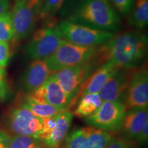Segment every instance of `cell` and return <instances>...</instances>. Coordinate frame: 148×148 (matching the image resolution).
<instances>
[{"label":"cell","mask_w":148,"mask_h":148,"mask_svg":"<svg viewBox=\"0 0 148 148\" xmlns=\"http://www.w3.org/2000/svg\"><path fill=\"white\" fill-rule=\"evenodd\" d=\"M42 148H47V147H46V146H45V147H42Z\"/></svg>","instance_id":"34"},{"label":"cell","mask_w":148,"mask_h":148,"mask_svg":"<svg viewBox=\"0 0 148 148\" xmlns=\"http://www.w3.org/2000/svg\"><path fill=\"white\" fill-rule=\"evenodd\" d=\"M6 94V88H5L4 82L0 84V97H3Z\"/></svg>","instance_id":"31"},{"label":"cell","mask_w":148,"mask_h":148,"mask_svg":"<svg viewBox=\"0 0 148 148\" xmlns=\"http://www.w3.org/2000/svg\"><path fill=\"white\" fill-rule=\"evenodd\" d=\"M55 28L62 39L83 47H99L111 39L113 32L99 30L68 20H63Z\"/></svg>","instance_id":"3"},{"label":"cell","mask_w":148,"mask_h":148,"mask_svg":"<svg viewBox=\"0 0 148 148\" xmlns=\"http://www.w3.org/2000/svg\"><path fill=\"white\" fill-rule=\"evenodd\" d=\"M42 1H43V0H42Z\"/></svg>","instance_id":"35"},{"label":"cell","mask_w":148,"mask_h":148,"mask_svg":"<svg viewBox=\"0 0 148 148\" xmlns=\"http://www.w3.org/2000/svg\"><path fill=\"white\" fill-rule=\"evenodd\" d=\"M136 68H121L108 79L99 90V97L102 101H119L126 93L131 77Z\"/></svg>","instance_id":"11"},{"label":"cell","mask_w":148,"mask_h":148,"mask_svg":"<svg viewBox=\"0 0 148 148\" xmlns=\"http://www.w3.org/2000/svg\"><path fill=\"white\" fill-rule=\"evenodd\" d=\"M45 146L41 140L32 136L14 135L10 137L8 148H42Z\"/></svg>","instance_id":"23"},{"label":"cell","mask_w":148,"mask_h":148,"mask_svg":"<svg viewBox=\"0 0 148 148\" xmlns=\"http://www.w3.org/2000/svg\"><path fill=\"white\" fill-rule=\"evenodd\" d=\"M101 100L98 93H91L81 97L73 114L79 118L88 117L94 113L101 106Z\"/></svg>","instance_id":"19"},{"label":"cell","mask_w":148,"mask_h":148,"mask_svg":"<svg viewBox=\"0 0 148 148\" xmlns=\"http://www.w3.org/2000/svg\"><path fill=\"white\" fill-rule=\"evenodd\" d=\"M14 29L11 13L6 12L0 15V41L8 42L13 40Z\"/></svg>","instance_id":"24"},{"label":"cell","mask_w":148,"mask_h":148,"mask_svg":"<svg viewBox=\"0 0 148 148\" xmlns=\"http://www.w3.org/2000/svg\"><path fill=\"white\" fill-rule=\"evenodd\" d=\"M130 26L141 29L148 24V0H134V4L128 15Z\"/></svg>","instance_id":"18"},{"label":"cell","mask_w":148,"mask_h":148,"mask_svg":"<svg viewBox=\"0 0 148 148\" xmlns=\"http://www.w3.org/2000/svg\"><path fill=\"white\" fill-rule=\"evenodd\" d=\"M148 104V71L147 67L136 69L126 91V109L144 108Z\"/></svg>","instance_id":"10"},{"label":"cell","mask_w":148,"mask_h":148,"mask_svg":"<svg viewBox=\"0 0 148 148\" xmlns=\"http://www.w3.org/2000/svg\"><path fill=\"white\" fill-rule=\"evenodd\" d=\"M115 137L112 132L88 127V148H106Z\"/></svg>","instance_id":"20"},{"label":"cell","mask_w":148,"mask_h":148,"mask_svg":"<svg viewBox=\"0 0 148 148\" xmlns=\"http://www.w3.org/2000/svg\"><path fill=\"white\" fill-rule=\"evenodd\" d=\"M21 106L30 111L32 113L40 118L51 117L66 110V107L56 106L49 103H39L31 99L27 96L24 99L23 102L21 103Z\"/></svg>","instance_id":"17"},{"label":"cell","mask_w":148,"mask_h":148,"mask_svg":"<svg viewBox=\"0 0 148 148\" xmlns=\"http://www.w3.org/2000/svg\"><path fill=\"white\" fill-rule=\"evenodd\" d=\"M106 148H136L133 143L122 138H114L109 143Z\"/></svg>","instance_id":"27"},{"label":"cell","mask_w":148,"mask_h":148,"mask_svg":"<svg viewBox=\"0 0 148 148\" xmlns=\"http://www.w3.org/2000/svg\"><path fill=\"white\" fill-rule=\"evenodd\" d=\"M66 0H43L40 5L38 19L45 23H51V21L57 12L60 10Z\"/></svg>","instance_id":"21"},{"label":"cell","mask_w":148,"mask_h":148,"mask_svg":"<svg viewBox=\"0 0 148 148\" xmlns=\"http://www.w3.org/2000/svg\"><path fill=\"white\" fill-rule=\"evenodd\" d=\"M64 148H88V127L71 132L66 138Z\"/></svg>","instance_id":"22"},{"label":"cell","mask_w":148,"mask_h":148,"mask_svg":"<svg viewBox=\"0 0 148 148\" xmlns=\"http://www.w3.org/2000/svg\"><path fill=\"white\" fill-rule=\"evenodd\" d=\"M66 20L113 33L121 23L119 13L109 0H75Z\"/></svg>","instance_id":"2"},{"label":"cell","mask_w":148,"mask_h":148,"mask_svg":"<svg viewBox=\"0 0 148 148\" xmlns=\"http://www.w3.org/2000/svg\"><path fill=\"white\" fill-rule=\"evenodd\" d=\"M99 66L91 58L82 64L55 72L52 75L71 101L77 95L83 83Z\"/></svg>","instance_id":"6"},{"label":"cell","mask_w":148,"mask_h":148,"mask_svg":"<svg viewBox=\"0 0 148 148\" xmlns=\"http://www.w3.org/2000/svg\"><path fill=\"white\" fill-rule=\"evenodd\" d=\"M126 110L125 104L120 101H102L97 110L86 117V122L92 127L116 132L121 129Z\"/></svg>","instance_id":"9"},{"label":"cell","mask_w":148,"mask_h":148,"mask_svg":"<svg viewBox=\"0 0 148 148\" xmlns=\"http://www.w3.org/2000/svg\"><path fill=\"white\" fill-rule=\"evenodd\" d=\"M10 57V49L8 42L0 41V67L5 68Z\"/></svg>","instance_id":"26"},{"label":"cell","mask_w":148,"mask_h":148,"mask_svg":"<svg viewBox=\"0 0 148 148\" xmlns=\"http://www.w3.org/2000/svg\"><path fill=\"white\" fill-rule=\"evenodd\" d=\"M27 96L37 102L49 103L56 106L66 107L70 102L52 74L41 86L29 92Z\"/></svg>","instance_id":"12"},{"label":"cell","mask_w":148,"mask_h":148,"mask_svg":"<svg viewBox=\"0 0 148 148\" xmlns=\"http://www.w3.org/2000/svg\"><path fill=\"white\" fill-rule=\"evenodd\" d=\"M109 1L119 14H121L123 16H128L134 0H109Z\"/></svg>","instance_id":"25"},{"label":"cell","mask_w":148,"mask_h":148,"mask_svg":"<svg viewBox=\"0 0 148 148\" xmlns=\"http://www.w3.org/2000/svg\"><path fill=\"white\" fill-rule=\"evenodd\" d=\"M136 139L138 140V143L140 144L147 143L148 139V121H146L141 132H140Z\"/></svg>","instance_id":"29"},{"label":"cell","mask_w":148,"mask_h":148,"mask_svg":"<svg viewBox=\"0 0 148 148\" xmlns=\"http://www.w3.org/2000/svg\"><path fill=\"white\" fill-rule=\"evenodd\" d=\"M10 136L4 130H0V148H8Z\"/></svg>","instance_id":"28"},{"label":"cell","mask_w":148,"mask_h":148,"mask_svg":"<svg viewBox=\"0 0 148 148\" xmlns=\"http://www.w3.org/2000/svg\"><path fill=\"white\" fill-rule=\"evenodd\" d=\"M42 0H15L11 13L14 41L28 37L34 30Z\"/></svg>","instance_id":"5"},{"label":"cell","mask_w":148,"mask_h":148,"mask_svg":"<svg viewBox=\"0 0 148 148\" xmlns=\"http://www.w3.org/2000/svg\"><path fill=\"white\" fill-rule=\"evenodd\" d=\"M5 125L8 131L14 135L40 138L42 131V118L38 117L21 105L9 111Z\"/></svg>","instance_id":"7"},{"label":"cell","mask_w":148,"mask_h":148,"mask_svg":"<svg viewBox=\"0 0 148 148\" xmlns=\"http://www.w3.org/2000/svg\"><path fill=\"white\" fill-rule=\"evenodd\" d=\"M98 47H83L63 40L55 52L45 60L51 73L82 64L95 56Z\"/></svg>","instance_id":"4"},{"label":"cell","mask_w":148,"mask_h":148,"mask_svg":"<svg viewBox=\"0 0 148 148\" xmlns=\"http://www.w3.org/2000/svg\"><path fill=\"white\" fill-rule=\"evenodd\" d=\"M147 36L139 31H127L114 36L99 46L92 58L98 65L112 62L116 67L136 68L145 60L147 53Z\"/></svg>","instance_id":"1"},{"label":"cell","mask_w":148,"mask_h":148,"mask_svg":"<svg viewBox=\"0 0 148 148\" xmlns=\"http://www.w3.org/2000/svg\"><path fill=\"white\" fill-rule=\"evenodd\" d=\"M63 40L54 26L41 27L31 37L25 47V52L32 60H45L55 52Z\"/></svg>","instance_id":"8"},{"label":"cell","mask_w":148,"mask_h":148,"mask_svg":"<svg viewBox=\"0 0 148 148\" xmlns=\"http://www.w3.org/2000/svg\"><path fill=\"white\" fill-rule=\"evenodd\" d=\"M73 114L71 111L65 110L56 116V125L50 135L42 143L47 148H59L65 138L71 124Z\"/></svg>","instance_id":"16"},{"label":"cell","mask_w":148,"mask_h":148,"mask_svg":"<svg viewBox=\"0 0 148 148\" xmlns=\"http://www.w3.org/2000/svg\"><path fill=\"white\" fill-rule=\"evenodd\" d=\"M51 74L45 60H33L21 77L22 88L29 92L41 86Z\"/></svg>","instance_id":"14"},{"label":"cell","mask_w":148,"mask_h":148,"mask_svg":"<svg viewBox=\"0 0 148 148\" xmlns=\"http://www.w3.org/2000/svg\"><path fill=\"white\" fill-rule=\"evenodd\" d=\"M2 70H5V69H4V68H1V67H0V71H2Z\"/></svg>","instance_id":"33"},{"label":"cell","mask_w":148,"mask_h":148,"mask_svg":"<svg viewBox=\"0 0 148 148\" xmlns=\"http://www.w3.org/2000/svg\"><path fill=\"white\" fill-rule=\"evenodd\" d=\"M119 69L109 61L99 66L83 83L77 95L70 101L71 107L74 106L78 98L87 94L98 93L108 79Z\"/></svg>","instance_id":"13"},{"label":"cell","mask_w":148,"mask_h":148,"mask_svg":"<svg viewBox=\"0 0 148 148\" xmlns=\"http://www.w3.org/2000/svg\"><path fill=\"white\" fill-rule=\"evenodd\" d=\"M10 0H0V15L8 12Z\"/></svg>","instance_id":"30"},{"label":"cell","mask_w":148,"mask_h":148,"mask_svg":"<svg viewBox=\"0 0 148 148\" xmlns=\"http://www.w3.org/2000/svg\"><path fill=\"white\" fill-rule=\"evenodd\" d=\"M148 121L147 107L130 109L122 122V132L127 138H137L142 129Z\"/></svg>","instance_id":"15"},{"label":"cell","mask_w":148,"mask_h":148,"mask_svg":"<svg viewBox=\"0 0 148 148\" xmlns=\"http://www.w3.org/2000/svg\"><path fill=\"white\" fill-rule=\"evenodd\" d=\"M4 74H5V70L0 71V84L4 82H3V78H4Z\"/></svg>","instance_id":"32"}]
</instances>
